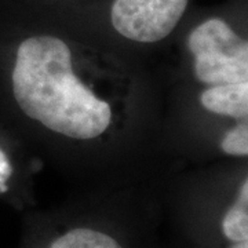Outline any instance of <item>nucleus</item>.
I'll return each instance as SVG.
<instances>
[{
  "label": "nucleus",
  "mask_w": 248,
  "mask_h": 248,
  "mask_svg": "<svg viewBox=\"0 0 248 248\" xmlns=\"http://www.w3.org/2000/svg\"><path fill=\"white\" fill-rule=\"evenodd\" d=\"M189 0H115L110 19L124 37L155 43L169 36L177 27Z\"/></svg>",
  "instance_id": "3"
},
{
  "label": "nucleus",
  "mask_w": 248,
  "mask_h": 248,
  "mask_svg": "<svg viewBox=\"0 0 248 248\" xmlns=\"http://www.w3.org/2000/svg\"><path fill=\"white\" fill-rule=\"evenodd\" d=\"M195 57V76L217 86L248 81V43L223 19L211 18L196 27L187 37Z\"/></svg>",
  "instance_id": "2"
},
{
  "label": "nucleus",
  "mask_w": 248,
  "mask_h": 248,
  "mask_svg": "<svg viewBox=\"0 0 248 248\" xmlns=\"http://www.w3.org/2000/svg\"><path fill=\"white\" fill-rule=\"evenodd\" d=\"M13 174V167L10 164L9 157L0 149V192H6L7 181Z\"/></svg>",
  "instance_id": "8"
},
{
  "label": "nucleus",
  "mask_w": 248,
  "mask_h": 248,
  "mask_svg": "<svg viewBox=\"0 0 248 248\" xmlns=\"http://www.w3.org/2000/svg\"><path fill=\"white\" fill-rule=\"evenodd\" d=\"M222 231L234 243L248 240V181L243 182L237 202L223 217Z\"/></svg>",
  "instance_id": "5"
},
{
  "label": "nucleus",
  "mask_w": 248,
  "mask_h": 248,
  "mask_svg": "<svg viewBox=\"0 0 248 248\" xmlns=\"http://www.w3.org/2000/svg\"><path fill=\"white\" fill-rule=\"evenodd\" d=\"M11 81L21 110L54 133L93 140L110 125V105L80 81L69 46L55 36H33L19 45Z\"/></svg>",
  "instance_id": "1"
},
{
  "label": "nucleus",
  "mask_w": 248,
  "mask_h": 248,
  "mask_svg": "<svg viewBox=\"0 0 248 248\" xmlns=\"http://www.w3.org/2000/svg\"><path fill=\"white\" fill-rule=\"evenodd\" d=\"M200 104L211 113L247 119L248 81L211 86L202 93Z\"/></svg>",
  "instance_id": "4"
},
{
  "label": "nucleus",
  "mask_w": 248,
  "mask_h": 248,
  "mask_svg": "<svg viewBox=\"0 0 248 248\" xmlns=\"http://www.w3.org/2000/svg\"><path fill=\"white\" fill-rule=\"evenodd\" d=\"M223 153L231 156H247L248 155V125L241 123L225 134L221 141Z\"/></svg>",
  "instance_id": "7"
},
{
  "label": "nucleus",
  "mask_w": 248,
  "mask_h": 248,
  "mask_svg": "<svg viewBox=\"0 0 248 248\" xmlns=\"http://www.w3.org/2000/svg\"><path fill=\"white\" fill-rule=\"evenodd\" d=\"M231 248H248V240H243V241H236V244H233Z\"/></svg>",
  "instance_id": "9"
},
{
  "label": "nucleus",
  "mask_w": 248,
  "mask_h": 248,
  "mask_svg": "<svg viewBox=\"0 0 248 248\" xmlns=\"http://www.w3.org/2000/svg\"><path fill=\"white\" fill-rule=\"evenodd\" d=\"M50 248H123L113 237L105 233L78 228L62 234Z\"/></svg>",
  "instance_id": "6"
}]
</instances>
